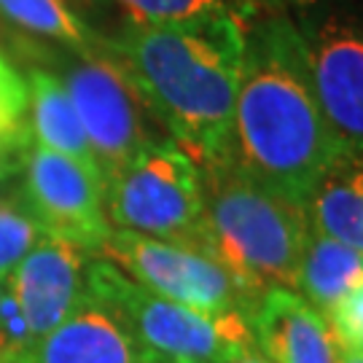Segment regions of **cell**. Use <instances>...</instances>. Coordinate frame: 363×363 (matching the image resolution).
Segmentation results:
<instances>
[{
	"instance_id": "24",
	"label": "cell",
	"mask_w": 363,
	"mask_h": 363,
	"mask_svg": "<svg viewBox=\"0 0 363 363\" xmlns=\"http://www.w3.org/2000/svg\"><path fill=\"white\" fill-rule=\"evenodd\" d=\"M261 3H274V6H286V3H291V6H307V3H315V0H261Z\"/></svg>"
},
{
	"instance_id": "21",
	"label": "cell",
	"mask_w": 363,
	"mask_h": 363,
	"mask_svg": "<svg viewBox=\"0 0 363 363\" xmlns=\"http://www.w3.org/2000/svg\"><path fill=\"white\" fill-rule=\"evenodd\" d=\"M325 320H328V328L337 339V345L363 350V280L350 294L339 298L334 310L325 315Z\"/></svg>"
},
{
	"instance_id": "3",
	"label": "cell",
	"mask_w": 363,
	"mask_h": 363,
	"mask_svg": "<svg viewBox=\"0 0 363 363\" xmlns=\"http://www.w3.org/2000/svg\"><path fill=\"white\" fill-rule=\"evenodd\" d=\"M202 167L208 253L250 296L272 288L296 291V272L310 232L307 208L250 178L232 159Z\"/></svg>"
},
{
	"instance_id": "11",
	"label": "cell",
	"mask_w": 363,
	"mask_h": 363,
	"mask_svg": "<svg viewBox=\"0 0 363 363\" xmlns=\"http://www.w3.org/2000/svg\"><path fill=\"white\" fill-rule=\"evenodd\" d=\"M247 325L253 345L272 363H337L339 345L328 320L291 288L261 294Z\"/></svg>"
},
{
	"instance_id": "8",
	"label": "cell",
	"mask_w": 363,
	"mask_h": 363,
	"mask_svg": "<svg viewBox=\"0 0 363 363\" xmlns=\"http://www.w3.org/2000/svg\"><path fill=\"white\" fill-rule=\"evenodd\" d=\"M22 169L25 210L43 234L67 240L84 250H100L111 234L100 169L40 145L25 151Z\"/></svg>"
},
{
	"instance_id": "12",
	"label": "cell",
	"mask_w": 363,
	"mask_h": 363,
	"mask_svg": "<svg viewBox=\"0 0 363 363\" xmlns=\"http://www.w3.org/2000/svg\"><path fill=\"white\" fill-rule=\"evenodd\" d=\"M19 363H162L135 339L116 312L86 294L73 315L33 345Z\"/></svg>"
},
{
	"instance_id": "10",
	"label": "cell",
	"mask_w": 363,
	"mask_h": 363,
	"mask_svg": "<svg viewBox=\"0 0 363 363\" xmlns=\"http://www.w3.org/2000/svg\"><path fill=\"white\" fill-rule=\"evenodd\" d=\"M86 250L43 234L35 247L6 274V286L22 304L35 342L73 315L86 298Z\"/></svg>"
},
{
	"instance_id": "2",
	"label": "cell",
	"mask_w": 363,
	"mask_h": 363,
	"mask_svg": "<svg viewBox=\"0 0 363 363\" xmlns=\"http://www.w3.org/2000/svg\"><path fill=\"white\" fill-rule=\"evenodd\" d=\"M245 25H132L111 52L154 118L196 164L229 159Z\"/></svg>"
},
{
	"instance_id": "1",
	"label": "cell",
	"mask_w": 363,
	"mask_h": 363,
	"mask_svg": "<svg viewBox=\"0 0 363 363\" xmlns=\"http://www.w3.org/2000/svg\"><path fill=\"white\" fill-rule=\"evenodd\" d=\"M339 151L315 100L301 27L286 13L245 25L229 159L250 178L307 208Z\"/></svg>"
},
{
	"instance_id": "5",
	"label": "cell",
	"mask_w": 363,
	"mask_h": 363,
	"mask_svg": "<svg viewBox=\"0 0 363 363\" xmlns=\"http://www.w3.org/2000/svg\"><path fill=\"white\" fill-rule=\"evenodd\" d=\"M86 294L116 312L162 363H216L237 345H253L245 318H210L159 296L108 259H89Z\"/></svg>"
},
{
	"instance_id": "13",
	"label": "cell",
	"mask_w": 363,
	"mask_h": 363,
	"mask_svg": "<svg viewBox=\"0 0 363 363\" xmlns=\"http://www.w3.org/2000/svg\"><path fill=\"white\" fill-rule=\"evenodd\" d=\"M307 220L363 253V154L339 156L307 199Z\"/></svg>"
},
{
	"instance_id": "9",
	"label": "cell",
	"mask_w": 363,
	"mask_h": 363,
	"mask_svg": "<svg viewBox=\"0 0 363 363\" xmlns=\"http://www.w3.org/2000/svg\"><path fill=\"white\" fill-rule=\"evenodd\" d=\"M298 27L315 100L339 151L363 154V25L328 16Z\"/></svg>"
},
{
	"instance_id": "16",
	"label": "cell",
	"mask_w": 363,
	"mask_h": 363,
	"mask_svg": "<svg viewBox=\"0 0 363 363\" xmlns=\"http://www.w3.org/2000/svg\"><path fill=\"white\" fill-rule=\"evenodd\" d=\"M132 25L191 27L213 22L247 25L261 13V0H113Z\"/></svg>"
},
{
	"instance_id": "4",
	"label": "cell",
	"mask_w": 363,
	"mask_h": 363,
	"mask_svg": "<svg viewBox=\"0 0 363 363\" xmlns=\"http://www.w3.org/2000/svg\"><path fill=\"white\" fill-rule=\"evenodd\" d=\"M111 229L208 253L202 167L172 140H154L105 181Z\"/></svg>"
},
{
	"instance_id": "18",
	"label": "cell",
	"mask_w": 363,
	"mask_h": 363,
	"mask_svg": "<svg viewBox=\"0 0 363 363\" xmlns=\"http://www.w3.org/2000/svg\"><path fill=\"white\" fill-rule=\"evenodd\" d=\"M27 84L3 57H0V162L22 151L27 143Z\"/></svg>"
},
{
	"instance_id": "26",
	"label": "cell",
	"mask_w": 363,
	"mask_h": 363,
	"mask_svg": "<svg viewBox=\"0 0 363 363\" xmlns=\"http://www.w3.org/2000/svg\"><path fill=\"white\" fill-rule=\"evenodd\" d=\"M0 175H3V167H0Z\"/></svg>"
},
{
	"instance_id": "23",
	"label": "cell",
	"mask_w": 363,
	"mask_h": 363,
	"mask_svg": "<svg viewBox=\"0 0 363 363\" xmlns=\"http://www.w3.org/2000/svg\"><path fill=\"white\" fill-rule=\"evenodd\" d=\"M337 363H363V350L361 347H345V345H339Z\"/></svg>"
},
{
	"instance_id": "14",
	"label": "cell",
	"mask_w": 363,
	"mask_h": 363,
	"mask_svg": "<svg viewBox=\"0 0 363 363\" xmlns=\"http://www.w3.org/2000/svg\"><path fill=\"white\" fill-rule=\"evenodd\" d=\"M27 130L35 145L76 159L81 164L97 169L94 151L89 145L86 130L76 113V105L67 94L62 78L35 70L27 84Z\"/></svg>"
},
{
	"instance_id": "7",
	"label": "cell",
	"mask_w": 363,
	"mask_h": 363,
	"mask_svg": "<svg viewBox=\"0 0 363 363\" xmlns=\"http://www.w3.org/2000/svg\"><path fill=\"white\" fill-rule=\"evenodd\" d=\"M62 84L86 130L103 183L140 148L156 140L148 124V116L154 113L113 52L108 57L94 49L81 52L67 65Z\"/></svg>"
},
{
	"instance_id": "22",
	"label": "cell",
	"mask_w": 363,
	"mask_h": 363,
	"mask_svg": "<svg viewBox=\"0 0 363 363\" xmlns=\"http://www.w3.org/2000/svg\"><path fill=\"white\" fill-rule=\"evenodd\" d=\"M216 363H272V361L264 358L256 345H237V347H232V350Z\"/></svg>"
},
{
	"instance_id": "25",
	"label": "cell",
	"mask_w": 363,
	"mask_h": 363,
	"mask_svg": "<svg viewBox=\"0 0 363 363\" xmlns=\"http://www.w3.org/2000/svg\"><path fill=\"white\" fill-rule=\"evenodd\" d=\"M0 291H3V280H0Z\"/></svg>"
},
{
	"instance_id": "6",
	"label": "cell",
	"mask_w": 363,
	"mask_h": 363,
	"mask_svg": "<svg viewBox=\"0 0 363 363\" xmlns=\"http://www.w3.org/2000/svg\"><path fill=\"white\" fill-rule=\"evenodd\" d=\"M97 253L159 296L210 318H250L259 298L205 250L111 229Z\"/></svg>"
},
{
	"instance_id": "19",
	"label": "cell",
	"mask_w": 363,
	"mask_h": 363,
	"mask_svg": "<svg viewBox=\"0 0 363 363\" xmlns=\"http://www.w3.org/2000/svg\"><path fill=\"white\" fill-rule=\"evenodd\" d=\"M43 229L19 205L0 202V280L13 272V267L35 247Z\"/></svg>"
},
{
	"instance_id": "17",
	"label": "cell",
	"mask_w": 363,
	"mask_h": 363,
	"mask_svg": "<svg viewBox=\"0 0 363 363\" xmlns=\"http://www.w3.org/2000/svg\"><path fill=\"white\" fill-rule=\"evenodd\" d=\"M0 13L13 25L43 38L67 43L78 52L91 49L89 27L65 6V0H0Z\"/></svg>"
},
{
	"instance_id": "15",
	"label": "cell",
	"mask_w": 363,
	"mask_h": 363,
	"mask_svg": "<svg viewBox=\"0 0 363 363\" xmlns=\"http://www.w3.org/2000/svg\"><path fill=\"white\" fill-rule=\"evenodd\" d=\"M363 280V253L310 226L296 272V294L320 315L334 310L339 298Z\"/></svg>"
},
{
	"instance_id": "20",
	"label": "cell",
	"mask_w": 363,
	"mask_h": 363,
	"mask_svg": "<svg viewBox=\"0 0 363 363\" xmlns=\"http://www.w3.org/2000/svg\"><path fill=\"white\" fill-rule=\"evenodd\" d=\"M33 345H35V337L30 331L25 310L3 280V291H0V363H19L33 350Z\"/></svg>"
}]
</instances>
